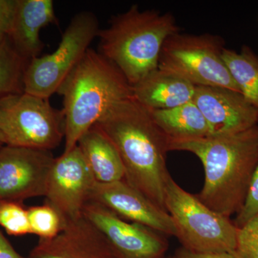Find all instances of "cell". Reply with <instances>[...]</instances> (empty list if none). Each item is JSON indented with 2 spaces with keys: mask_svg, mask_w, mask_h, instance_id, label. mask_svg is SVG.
Masks as SVG:
<instances>
[{
  "mask_svg": "<svg viewBox=\"0 0 258 258\" xmlns=\"http://www.w3.org/2000/svg\"><path fill=\"white\" fill-rule=\"evenodd\" d=\"M225 45L219 35L176 32L164 42L158 68L178 75L195 86L222 87L240 93L222 58Z\"/></svg>",
  "mask_w": 258,
  "mask_h": 258,
  "instance_id": "6",
  "label": "cell"
},
{
  "mask_svg": "<svg viewBox=\"0 0 258 258\" xmlns=\"http://www.w3.org/2000/svg\"><path fill=\"white\" fill-rule=\"evenodd\" d=\"M4 140H3V136H2L1 132H0V148L5 146Z\"/></svg>",
  "mask_w": 258,
  "mask_h": 258,
  "instance_id": "28",
  "label": "cell"
},
{
  "mask_svg": "<svg viewBox=\"0 0 258 258\" xmlns=\"http://www.w3.org/2000/svg\"><path fill=\"white\" fill-rule=\"evenodd\" d=\"M90 202L99 204L126 221L175 237V227L168 212L154 205L125 180L108 184L96 182Z\"/></svg>",
  "mask_w": 258,
  "mask_h": 258,
  "instance_id": "13",
  "label": "cell"
},
{
  "mask_svg": "<svg viewBox=\"0 0 258 258\" xmlns=\"http://www.w3.org/2000/svg\"><path fill=\"white\" fill-rule=\"evenodd\" d=\"M169 150L195 154L203 163L205 183L197 198L230 217L243 206L258 163V125L240 133L170 142Z\"/></svg>",
  "mask_w": 258,
  "mask_h": 258,
  "instance_id": "2",
  "label": "cell"
},
{
  "mask_svg": "<svg viewBox=\"0 0 258 258\" xmlns=\"http://www.w3.org/2000/svg\"><path fill=\"white\" fill-rule=\"evenodd\" d=\"M96 181L78 146L55 158L45 198L67 222L83 217Z\"/></svg>",
  "mask_w": 258,
  "mask_h": 258,
  "instance_id": "11",
  "label": "cell"
},
{
  "mask_svg": "<svg viewBox=\"0 0 258 258\" xmlns=\"http://www.w3.org/2000/svg\"><path fill=\"white\" fill-rule=\"evenodd\" d=\"M83 216L96 227L118 258H164L166 236L141 224L126 221L99 204L89 202Z\"/></svg>",
  "mask_w": 258,
  "mask_h": 258,
  "instance_id": "10",
  "label": "cell"
},
{
  "mask_svg": "<svg viewBox=\"0 0 258 258\" xmlns=\"http://www.w3.org/2000/svg\"><path fill=\"white\" fill-rule=\"evenodd\" d=\"M100 31L98 19L91 12L75 15L53 52L32 59L24 76V92L49 98L58 93Z\"/></svg>",
  "mask_w": 258,
  "mask_h": 258,
  "instance_id": "8",
  "label": "cell"
},
{
  "mask_svg": "<svg viewBox=\"0 0 258 258\" xmlns=\"http://www.w3.org/2000/svg\"><path fill=\"white\" fill-rule=\"evenodd\" d=\"M109 137L123 161L125 181L165 210L169 141L152 113L134 97L120 102L96 123Z\"/></svg>",
  "mask_w": 258,
  "mask_h": 258,
  "instance_id": "1",
  "label": "cell"
},
{
  "mask_svg": "<svg viewBox=\"0 0 258 258\" xmlns=\"http://www.w3.org/2000/svg\"><path fill=\"white\" fill-rule=\"evenodd\" d=\"M97 183L108 184L125 179L123 161L109 137L95 124L77 144Z\"/></svg>",
  "mask_w": 258,
  "mask_h": 258,
  "instance_id": "17",
  "label": "cell"
},
{
  "mask_svg": "<svg viewBox=\"0 0 258 258\" xmlns=\"http://www.w3.org/2000/svg\"><path fill=\"white\" fill-rule=\"evenodd\" d=\"M175 258H242L236 251L216 254H195L182 248L178 249L174 254Z\"/></svg>",
  "mask_w": 258,
  "mask_h": 258,
  "instance_id": "26",
  "label": "cell"
},
{
  "mask_svg": "<svg viewBox=\"0 0 258 258\" xmlns=\"http://www.w3.org/2000/svg\"><path fill=\"white\" fill-rule=\"evenodd\" d=\"M150 111L169 143L211 137L208 122L193 101L170 109Z\"/></svg>",
  "mask_w": 258,
  "mask_h": 258,
  "instance_id": "18",
  "label": "cell"
},
{
  "mask_svg": "<svg viewBox=\"0 0 258 258\" xmlns=\"http://www.w3.org/2000/svg\"><path fill=\"white\" fill-rule=\"evenodd\" d=\"M179 32L174 15L155 10H141L138 5L112 18L100 30V53L120 70L131 86L159 67L166 39Z\"/></svg>",
  "mask_w": 258,
  "mask_h": 258,
  "instance_id": "4",
  "label": "cell"
},
{
  "mask_svg": "<svg viewBox=\"0 0 258 258\" xmlns=\"http://www.w3.org/2000/svg\"><path fill=\"white\" fill-rule=\"evenodd\" d=\"M222 58L240 93L258 110V55L244 45L240 52L225 47Z\"/></svg>",
  "mask_w": 258,
  "mask_h": 258,
  "instance_id": "19",
  "label": "cell"
},
{
  "mask_svg": "<svg viewBox=\"0 0 258 258\" xmlns=\"http://www.w3.org/2000/svg\"><path fill=\"white\" fill-rule=\"evenodd\" d=\"M236 252L242 258H258V214L238 228Z\"/></svg>",
  "mask_w": 258,
  "mask_h": 258,
  "instance_id": "23",
  "label": "cell"
},
{
  "mask_svg": "<svg viewBox=\"0 0 258 258\" xmlns=\"http://www.w3.org/2000/svg\"><path fill=\"white\" fill-rule=\"evenodd\" d=\"M0 227L10 236L30 234L28 208L20 202L0 200Z\"/></svg>",
  "mask_w": 258,
  "mask_h": 258,
  "instance_id": "22",
  "label": "cell"
},
{
  "mask_svg": "<svg viewBox=\"0 0 258 258\" xmlns=\"http://www.w3.org/2000/svg\"><path fill=\"white\" fill-rule=\"evenodd\" d=\"M258 214V163L254 171L243 206L236 215L234 224L237 228L243 226Z\"/></svg>",
  "mask_w": 258,
  "mask_h": 258,
  "instance_id": "24",
  "label": "cell"
},
{
  "mask_svg": "<svg viewBox=\"0 0 258 258\" xmlns=\"http://www.w3.org/2000/svg\"><path fill=\"white\" fill-rule=\"evenodd\" d=\"M55 159L51 151L8 145L0 148V200L23 203L45 197Z\"/></svg>",
  "mask_w": 258,
  "mask_h": 258,
  "instance_id": "9",
  "label": "cell"
},
{
  "mask_svg": "<svg viewBox=\"0 0 258 258\" xmlns=\"http://www.w3.org/2000/svg\"><path fill=\"white\" fill-rule=\"evenodd\" d=\"M0 258H30L21 255L0 230Z\"/></svg>",
  "mask_w": 258,
  "mask_h": 258,
  "instance_id": "27",
  "label": "cell"
},
{
  "mask_svg": "<svg viewBox=\"0 0 258 258\" xmlns=\"http://www.w3.org/2000/svg\"><path fill=\"white\" fill-rule=\"evenodd\" d=\"M18 0H0V44L9 37Z\"/></svg>",
  "mask_w": 258,
  "mask_h": 258,
  "instance_id": "25",
  "label": "cell"
},
{
  "mask_svg": "<svg viewBox=\"0 0 258 258\" xmlns=\"http://www.w3.org/2000/svg\"><path fill=\"white\" fill-rule=\"evenodd\" d=\"M52 0H18L8 40L19 55L30 62L40 56L42 28L57 23Z\"/></svg>",
  "mask_w": 258,
  "mask_h": 258,
  "instance_id": "15",
  "label": "cell"
},
{
  "mask_svg": "<svg viewBox=\"0 0 258 258\" xmlns=\"http://www.w3.org/2000/svg\"><path fill=\"white\" fill-rule=\"evenodd\" d=\"M30 234L40 240H50L60 233L66 222L57 210L48 203L28 208Z\"/></svg>",
  "mask_w": 258,
  "mask_h": 258,
  "instance_id": "21",
  "label": "cell"
},
{
  "mask_svg": "<svg viewBox=\"0 0 258 258\" xmlns=\"http://www.w3.org/2000/svg\"><path fill=\"white\" fill-rule=\"evenodd\" d=\"M195 86L179 76L159 69L132 86L136 101L150 110L170 109L192 101Z\"/></svg>",
  "mask_w": 258,
  "mask_h": 258,
  "instance_id": "16",
  "label": "cell"
},
{
  "mask_svg": "<svg viewBox=\"0 0 258 258\" xmlns=\"http://www.w3.org/2000/svg\"><path fill=\"white\" fill-rule=\"evenodd\" d=\"M30 258H118L104 236L84 217L66 223L58 235L40 240Z\"/></svg>",
  "mask_w": 258,
  "mask_h": 258,
  "instance_id": "14",
  "label": "cell"
},
{
  "mask_svg": "<svg viewBox=\"0 0 258 258\" xmlns=\"http://www.w3.org/2000/svg\"><path fill=\"white\" fill-rule=\"evenodd\" d=\"M164 258H175V257H174V256H173V257H166H166Z\"/></svg>",
  "mask_w": 258,
  "mask_h": 258,
  "instance_id": "29",
  "label": "cell"
},
{
  "mask_svg": "<svg viewBox=\"0 0 258 258\" xmlns=\"http://www.w3.org/2000/svg\"><path fill=\"white\" fill-rule=\"evenodd\" d=\"M164 205L182 248L202 254L236 251L238 228L234 222L185 191L171 176L166 185Z\"/></svg>",
  "mask_w": 258,
  "mask_h": 258,
  "instance_id": "5",
  "label": "cell"
},
{
  "mask_svg": "<svg viewBox=\"0 0 258 258\" xmlns=\"http://www.w3.org/2000/svg\"><path fill=\"white\" fill-rule=\"evenodd\" d=\"M28 62L8 39L0 44V99L24 92V76Z\"/></svg>",
  "mask_w": 258,
  "mask_h": 258,
  "instance_id": "20",
  "label": "cell"
},
{
  "mask_svg": "<svg viewBox=\"0 0 258 258\" xmlns=\"http://www.w3.org/2000/svg\"><path fill=\"white\" fill-rule=\"evenodd\" d=\"M64 148L77 146L83 134L120 102L133 97L132 86L120 70L99 52L90 48L62 85Z\"/></svg>",
  "mask_w": 258,
  "mask_h": 258,
  "instance_id": "3",
  "label": "cell"
},
{
  "mask_svg": "<svg viewBox=\"0 0 258 258\" xmlns=\"http://www.w3.org/2000/svg\"><path fill=\"white\" fill-rule=\"evenodd\" d=\"M0 132L5 145L51 151L64 139L63 111L49 98L10 95L0 99Z\"/></svg>",
  "mask_w": 258,
  "mask_h": 258,
  "instance_id": "7",
  "label": "cell"
},
{
  "mask_svg": "<svg viewBox=\"0 0 258 258\" xmlns=\"http://www.w3.org/2000/svg\"><path fill=\"white\" fill-rule=\"evenodd\" d=\"M192 101L208 122L211 137L238 134L258 125V110L237 91L195 86Z\"/></svg>",
  "mask_w": 258,
  "mask_h": 258,
  "instance_id": "12",
  "label": "cell"
}]
</instances>
